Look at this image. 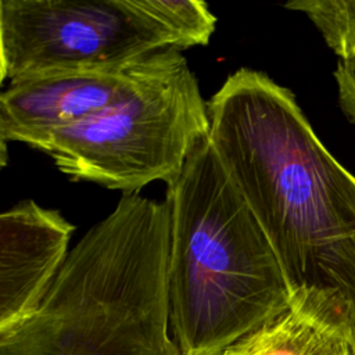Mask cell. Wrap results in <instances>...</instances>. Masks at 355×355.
I'll return each mask as SVG.
<instances>
[{
    "label": "cell",
    "mask_w": 355,
    "mask_h": 355,
    "mask_svg": "<svg viewBox=\"0 0 355 355\" xmlns=\"http://www.w3.org/2000/svg\"><path fill=\"white\" fill-rule=\"evenodd\" d=\"M207 107L209 140L279 258L290 306L355 341V178L263 72L240 68Z\"/></svg>",
    "instance_id": "obj_1"
},
{
    "label": "cell",
    "mask_w": 355,
    "mask_h": 355,
    "mask_svg": "<svg viewBox=\"0 0 355 355\" xmlns=\"http://www.w3.org/2000/svg\"><path fill=\"white\" fill-rule=\"evenodd\" d=\"M169 209L122 194L37 301L0 324V355H180L169 324Z\"/></svg>",
    "instance_id": "obj_2"
},
{
    "label": "cell",
    "mask_w": 355,
    "mask_h": 355,
    "mask_svg": "<svg viewBox=\"0 0 355 355\" xmlns=\"http://www.w3.org/2000/svg\"><path fill=\"white\" fill-rule=\"evenodd\" d=\"M165 201L172 337L180 355H223L290 308L282 265L209 136Z\"/></svg>",
    "instance_id": "obj_3"
},
{
    "label": "cell",
    "mask_w": 355,
    "mask_h": 355,
    "mask_svg": "<svg viewBox=\"0 0 355 355\" xmlns=\"http://www.w3.org/2000/svg\"><path fill=\"white\" fill-rule=\"evenodd\" d=\"M209 135L208 107L179 50L147 57L110 105L53 135L43 146L73 182L136 194L154 180L169 186Z\"/></svg>",
    "instance_id": "obj_4"
},
{
    "label": "cell",
    "mask_w": 355,
    "mask_h": 355,
    "mask_svg": "<svg viewBox=\"0 0 355 355\" xmlns=\"http://www.w3.org/2000/svg\"><path fill=\"white\" fill-rule=\"evenodd\" d=\"M215 25L201 0H1L0 80L123 68L205 46Z\"/></svg>",
    "instance_id": "obj_5"
},
{
    "label": "cell",
    "mask_w": 355,
    "mask_h": 355,
    "mask_svg": "<svg viewBox=\"0 0 355 355\" xmlns=\"http://www.w3.org/2000/svg\"><path fill=\"white\" fill-rule=\"evenodd\" d=\"M146 58L90 72L36 75L10 82L0 94V140L42 150L57 132L114 103L136 79Z\"/></svg>",
    "instance_id": "obj_6"
},
{
    "label": "cell",
    "mask_w": 355,
    "mask_h": 355,
    "mask_svg": "<svg viewBox=\"0 0 355 355\" xmlns=\"http://www.w3.org/2000/svg\"><path fill=\"white\" fill-rule=\"evenodd\" d=\"M73 230L57 209L32 200L0 215V324L37 304L69 254Z\"/></svg>",
    "instance_id": "obj_7"
},
{
    "label": "cell",
    "mask_w": 355,
    "mask_h": 355,
    "mask_svg": "<svg viewBox=\"0 0 355 355\" xmlns=\"http://www.w3.org/2000/svg\"><path fill=\"white\" fill-rule=\"evenodd\" d=\"M223 355H355V341L334 326L290 306Z\"/></svg>",
    "instance_id": "obj_8"
},
{
    "label": "cell",
    "mask_w": 355,
    "mask_h": 355,
    "mask_svg": "<svg viewBox=\"0 0 355 355\" xmlns=\"http://www.w3.org/2000/svg\"><path fill=\"white\" fill-rule=\"evenodd\" d=\"M284 7L304 12L340 60L355 55V1L301 0Z\"/></svg>",
    "instance_id": "obj_9"
},
{
    "label": "cell",
    "mask_w": 355,
    "mask_h": 355,
    "mask_svg": "<svg viewBox=\"0 0 355 355\" xmlns=\"http://www.w3.org/2000/svg\"><path fill=\"white\" fill-rule=\"evenodd\" d=\"M338 101L345 116L355 123V55L338 60L334 71Z\"/></svg>",
    "instance_id": "obj_10"
}]
</instances>
